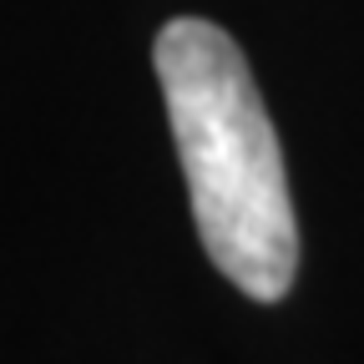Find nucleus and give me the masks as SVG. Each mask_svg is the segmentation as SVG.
Returning a JSON list of instances; mask_svg holds the SVG:
<instances>
[{
  "label": "nucleus",
  "mask_w": 364,
  "mask_h": 364,
  "mask_svg": "<svg viewBox=\"0 0 364 364\" xmlns=\"http://www.w3.org/2000/svg\"><path fill=\"white\" fill-rule=\"evenodd\" d=\"M152 66L208 258L248 299L279 304L299 273V223L279 132L238 41L213 21L177 16L157 31Z\"/></svg>",
  "instance_id": "nucleus-1"
}]
</instances>
